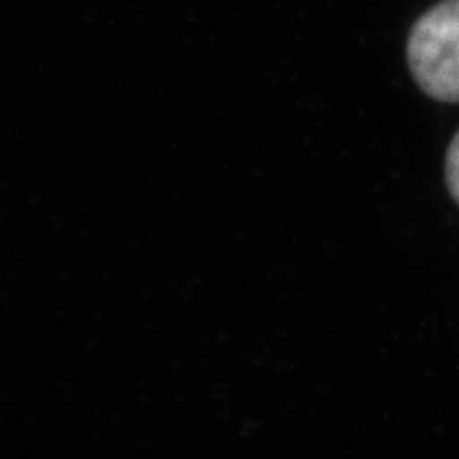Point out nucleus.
Segmentation results:
<instances>
[{
    "label": "nucleus",
    "instance_id": "obj_2",
    "mask_svg": "<svg viewBox=\"0 0 459 459\" xmlns=\"http://www.w3.org/2000/svg\"><path fill=\"white\" fill-rule=\"evenodd\" d=\"M445 175H446V186H449L451 196L459 203V132L449 145V152H446Z\"/></svg>",
    "mask_w": 459,
    "mask_h": 459
},
{
    "label": "nucleus",
    "instance_id": "obj_1",
    "mask_svg": "<svg viewBox=\"0 0 459 459\" xmlns=\"http://www.w3.org/2000/svg\"><path fill=\"white\" fill-rule=\"evenodd\" d=\"M406 56L412 77L428 96L459 102V0H443L419 17Z\"/></svg>",
    "mask_w": 459,
    "mask_h": 459
}]
</instances>
